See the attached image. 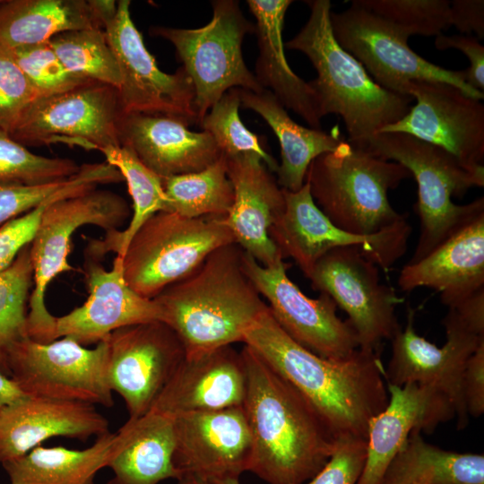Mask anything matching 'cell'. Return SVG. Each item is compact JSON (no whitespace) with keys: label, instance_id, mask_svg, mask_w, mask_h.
<instances>
[{"label":"cell","instance_id":"6da1fadb","mask_svg":"<svg viewBox=\"0 0 484 484\" xmlns=\"http://www.w3.org/2000/svg\"><path fill=\"white\" fill-rule=\"evenodd\" d=\"M244 343L299 392L337 440H367L369 422L389 400L382 348L359 349L345 359L320 357L292 340L269 307Z\"/></svg>","mask_w":484,"mask_h":484},{"label":"cell","instance_id":"7a4b0ae2","mask_svg":"<svg viewBox=\"0 0 484 484\" xmlns=\"http://www.w3.org/2000/svg\"><path fill=\"white\" fill-rule=\"evenodd\" d=\"M246 379L243 409L253 452L249 471L268 484H304L338 440L312 405L255 350L240 351Z\"/></svg>","mask_w":484,"mask_h":484},{"label":"cell","instance_id":"3957f363","mask_svg":"<svg viewBox=\"0 0 484 484\" xmlns=\"http://www.w3.org/2000/svg\"><path fill=\"white\" fill-rule=\"evenodd\" d=\"M244 253L237 243L223 246L152 298L186 357L244 342L247 330L268 308L246 272Z\"/></svg>","mask_w":484,"mask_h":484},{"label":"cell","instance_id":"277c9868","mask_svg":"<svg viewBox=\"0 0 484 484\" xmlns=\"http://www.w3.org/2000/svg\"><path fill=\"white\" fill-rule=\"evenodd\" d=\"M307 3L310 7L307 23L284 47L306 55L315 67L317 77L308 83L321 118L339 116L348 133L347 142L365 150L380 130L409 112L413 99L378 85L339 45L332 30L329 0Z\"/></svg>","mask_w":484,"mask_h":484},{"label":"cell","instance_id":"5b68a950","mask_svg":"<svg viewBox=\"0 0 484 484\" xmlns=\"http://www.w3.org/2000/svg\"><path fill=\"white\" fill-rule=\"evenodd\" d=\"M411 177L402 164L353 147L342 140L309 165L305 182L323 213L337 227L374 235L407 220L388 199L390 190Z\"/></svg>","mask_w":484,"mask_h":484},{"label":"cell","instance_id":"8992f818","mask_svg":"<svg viewBox=\"0 0 484 484\" xmlns=\"http://www.w3.org/2000/svg\"><path fill=\"white\" fill-rule=\"evenodd\" d=\"M404 166L418 186L415 211L420 233L408 263H416L470 220L484 212V198L457 204L472 187L484 186V171H471L445 150L403 133H377L364 150Z\"/></svg>","mask_w":484,"mask_h":484},{"label":"cell","instance_id":"52a82bcc","mask_svg":"<svg viewBox=\"0 0 484 484\" xmlns=\"http://www.w3.org/2000/svg\"><path fill=\"white\" fill-rule=\"evenodd\" d=\"M226 217L155 213L134 234L122 255L126 283L142 297L152 299L189 276L211 253L236 243Z\"/></svg>","mask_w":484,"mask_h":484},{"label":"cell","instance_id":"ba28073f","mask_svg":"<svg viewBox=\"0 0 484 484\" xmlns=\"http://www.w3.org/2000/svg\"><path fill=\"white\" fill-rule=\"evenodd\" d=\"M212 6V17L203 27L150 29L151 35L172 43L192 81L197 125L229 90H264L246 67L242 55L243 39L255 32V25L244 16L238 1L215 0Z\"/></svg>","mask_w":484,"mask_h":484},{"label":"cell","instance_id":"9c48e42d","mask_svg":"<svg viewBox=\"0 0 484 484\" xmlns=\"http://www.w3.org/2000/svg\"><path fill=\"white\" fill-rule=\"evenodd\" d=\"M130 215L126 201L108 190L92 188L50 203L30 243L33 288L29 298L27 336L39 342L56 340V316L45 304V293L58 274L74 271L68 262L73 234L83 225L106 233L119 229Z\"/></svg>","mask_w":484,"mask_h":484},{"label":"cell","instance_id":"30bf717a","mask_svg":"<svg viewBox=\"0 0 484 484\" xmlns=\"http://www.w3.org/2000/svg\"><path fill=\"white\" fill-rule=\"evenodd\" d=\"M107 338L88 349L68 337L39 342L25 337L8 355L9 376L27 395L110 408Z\"/></svg>","mask_w":484,"mask_h":484},{"label":"cell","instance_id":"8fae6325","mask_svg":"<svg viewBox=\"0 0 484 484\" xmlns=\"http://www.w3.org/2000/svg\"><path fill=\"white\" fill-rule=\"evenodd\" d=\"M330 19L339 45L384 89L405 95L408 82L434 81L454 85L476 99H484L483 91L466 82L464 70L445 69L423 58L410 48V37L404 32L352 1L347 9L331 12Z\"/></svg>","mask_w":484,"mask_h":484},{"label":"cell","instance_id":"7c38bea8","mask_svg":"<svg viewBox=\"0 0 484 484\" xmlns=\"http://www.w3.org/2000/svg\"><path fill=\"white\" fill-rule=\"evenodd\" d=\"M283 194L285 207L269 229V237L282 259H293L307 279L316 262L337 247H357L382 270L392 267L407 250L411 233L408 220L374 235H357L323 213L306 182L298 191L283 189Z\"/></svg>","mask_w":484,"mask_h":484},{"label":"cell","instance_id":"4fadbf2b","mask_svg":"<svg viewBox=\"0 0 484 484\" xmlns=\"http://www.w3.org/2000/svg\"><path fill=\"white\" fill-rule=\"evenodd\" d=\"M122 115L117 89L93 82L35 99L9 134L25 147L63 143L101 151L121 146Z\"/></svg>","mask_w":484,"mask_h":484},{"label":"cell","instance_id":"5bb4252c","mask_svg":"<svg viewBox=\"0 0 484 484\" xmlns=\"http://www.w3.org/2000/svg\"><path fill=\"white\" fill-rule=\"evenodd\" d=\"M379 269L359 248L337 247L316 262L308 278L345 311L363 350L381 349L402 329L395 311L402 299L381 282Z\"/></svg>","mask_w":484,"mask_h":484},{"label":"cell","instance_id":"9a60e30c","mask_svg":"<svg viewBox=\"0 0 484 484\" xmlns=\"http://www.w3.org/2000/svg\"><path fill=\"white\" fill-rule=\"evenodd\" d=\"M243 259L274 320L292 340L330 359H348L359 349L355 330L337 315L335 302L325 293L317 298L306 296L289 278L283 260L264 266L246 252Z\"/></svg>","mask_w":484,"mask_h":484},{"label":"cell","instance_id":"2e32d148","mask_svg":"<svg viewBox=\"0 0 484 484\" xmlns=\"http://www.w3.org/2000/svg\"><path fill=\"white\" fill-rule=\"evenodd\" d=\"M415 309L407 307L406 324L391 340L392 355L385 367L386 384L402 386L410 383L432 386L452 402L457 428L466 427L469 415L462 393V375L468 359L484 341L452 308L442 320L445 343L437 347L415 329Z\"/></svg>","mask_w":484,"mask_h":484},{"label":"cell","instance_id":"e0dca14e","mask_svg":"<svg viewBox=\"0 0 484 484\" xmlns=\"http://www.w3.org/2000/svg\"><path fill=\"white\" fill-rule=\"evenodd\" d=\"M130 3L118 1L115 16L104 28L120 70L117 91L122 113L167 114L197 125L191 79L182 66L171 74L159 68L131 18Z\"/></svg>","mask_w":484,"mask_h":484},{"label":"cell","instance_id":"ac0fdd59","mask_svg":"<svg viewBox=\"0 0 484 484\" xmlns=\"http://www.w3.org/2000/svg\"><path fill=\"white\" fill-rule=\"evenodd\" d=\"M404 94L416 99L399 121L378 133H403L436 145L471 171H484V105L442 82L411 81Z\"/></svg>","mask_w":484,"mask_h":484},{"label":"cell","instance_id":"d6986e66","mask_svg":"<svg viewBox=\"0 0 484 484\" xmlns=\"http://www.w3.org/2000/svg\"><path fill=\"white\" fill-rule=\"evenodd\" d=\"M108 380L129 419L147 413L186 358L176 333L162 321L119 328L108 337Z\"/></svg>","mask_w":484,"mask_h":484},{"label":"cell","instance_id":"ffe728a7","mask_svg":"<svg viewBox=\"0 0 484 484\" xmlns=\"http://www.w3.org/2000/svg\"><path fill=\"white\" fill-rule=\"evenodd\" d=\"M173 463L181 478L213 484L249 471L253 441L243 406L193 411L173 418Z\"/></svg>","mask_w":484,"mask_h":484},{"label":"cell","instance_id":"44dd1931","mask_svg":"<svg viewBox=\"0 0 484 484\" xmlns=\"http://www.w3.org/2000/svg\"><path fill=\"white\" fill-rule=\"evenodd\" d=\"M87 300L65 315L56 317V340L68 337L82 346L98 343L114 331L136 324L162 321L160 308L142 297L125 281L123 258L116 255L110 270L85 255Z\"/></svg>","mask_w":484,"mask_h":484},{"label":"cell","instance_id":"7402d4cb","mask_svg":"<svg viewBox=\"0 0 484 484\" xmlns=\"http://www.w3.org/2000/svg\"><path fill=\"white\" fill-rule=\"evenodd\" d=\"M386 385L389 400L369 422L366 462L357 484H380L413 431L431 433L455 417L450 400L432 386L416 383Z\"/></svg>","mask_w":484,"mask_h":484},{"label":"cell","instance_id":"603a6c76","mask_svg":"<svg viewBox=\"0 0 484 484\" xmlns=\"http://www.w3.org/2000/svg\"><path fill=\"white\" fill-rule=\"evenodd\" d=\"M190 125L167 114H123L118 125L120 145L161 178L197 172L222 153L208 133L191 131Z\"/></svg>","mask_w":484,"mask_h":484},{"label":"cell","instance_id":"cb8c5ba5","mask_svg":"<svg viewBox=\"0 0 484 484\" xmlns=\"http://www.w3.org/2000/svg\"><path fill=\"white\" fill-rule=\"evenodd\" d=\"M226 160L234 203L225 222L235 242L264 266L283 260L269 237L285 207L283 189L258 155L244 153Z\"/></svg>","mask_w":484,"mask_h":484},{"label":"cell","instance_id":"d4e9b609","mask_svg":"<svg viewBox=\"0 0 484 484\" xmlns=\"http://www.w3.org/2000/svg\"><path fill=\"white\" fill-rule=\"evenodd\" d=\"M246 390L241 353L229 345L186 356L150 411L173 419L193 411L242 406Z\"/></svg>","mask_w":484,"mask_h":484},{"label":"cell","instance_id":"484cf974","mask_svg":"<svg viewBox=\"0 0 484 484\" xmlns=\"http://www.w3.org/2000/svg\"><path fill=\"white\" fill-rule=\"evenodd\" d=\"M108 432V420L93 404L28 395L0 413V463L20 458L52 437L86 441Z\"/></svg>","mask_w":484,"mask_h":484},{"label":"cell","instance_id":"4316f807","mask_svg":"<svg viewBox=\"0 0 484 484\" xmlns=\"http://www.w3.org/2000/svg\"><path fill=\"white\" fill-rule=\"evenodd\" d=\"M398 285L405 292L420 287L433 289L448 308L484 290V212L420 260L407 263L400 272Z\"/></svg>","mask_w":484,"mask_h":484},{"label":"cell","instance_id":"83f0119b","mask_svg":"<svg viewBox=\"0 0 484 484\" xmlns=\"http://www.w3.org/2000/svg\"><path fill=\"white\" fill-rule=\"evenodd\" d=\"M173 419L149 411L128 420L114 433L107 467L113 477L107 484H159L181 479L173 463Z\"/></svg>","mask_w":484,"mask_h":484},{"label":"cell","instance_id":"f1b7e54d","mask_svg":"<svg viewBox=\"0 0 484 484\" xmlns=\"http://www.w3.org/2000/svg\"><path fill=\"white\" fill-rule=\"evenodd\" d=\"M291 0H247L256 20L255 33L259 55L255 76L259 84L270 91L281 104L294 111L311 128L321 129L315 93L308 82L290 67L284 54L282 29Z\"/></svg>","mask_w":484,"mask_h":484},{"label":"cell","instance_id":"f546056e","mask_svg":"<svg viewBox=\"0 0 484 484\" xmlns=\"http://www.w3.org/2000/svg\"><path fill=\"white\" fill-rule=\"evenodd\" d=\"M241 107L260 115L277 136L281 164L277 183L284 190L296 192L305 184L310 163L318 156L333 151L344 140L338 126L328 133L297 124L268 90L258 92L239 88Z\"/></svg>","mask_w":484,"mask_h":484},{"label":"cell","instance_id":"4dcf8cb0","mask_svg":"<svg viewBox=\"0 0 484 484\" xmlns=\"http://www.w3.org/2000/svg\"><path fill=\"white\" fill-rule=\"evenodd\" d=\"M85 29L104 30L91 0L0 1V46L7 48Z\"/></svg>","mask_w":484,"mask_h":484},{"label":"cell","instance_id":"1f68e13d","mask_svg":"<svg viewBox=\"0 0 484 484\" xmlns=\"http://www.w3.org/2000/svg\"><path fill=\"white\" fill-rule=\"evenodd\" d=\"M113 439L114 433L108 432L81 450L39 445L2 465L11 484H93L107 467Z\"/></svg>","mask_w":484,"mask_h":484},{"label":"cell","instance_id":"d6a6232c","mask_svg":"<svg viewBox=\"0 0 484 484\" xmlns=\"http://www.w3.org/2000/svg\"><path fill=\"white\" fill-rule=\"evenodd\" d=\"M484 484V456L444 450L413 431L387 467L380 484Z\"/></svg>","mask_w":484,"mask_h":484},{"label":"cell","instance_id":"836d02e7","mask_svg":"<svg viewBox=\"0 0 484 484\" xmlns=\"http://www.w3.org/2000/svg\"><path fill=\"white\" fill-rule=\"evenodd\" d=\"M106 162L119 170L133 200V216L127 227L106 233L102 239L89 238L84 255L100 261L106 254L122 256L143 224L155 213L169 210L161 177L143 165L128 148L119 146L101 151Z\"/></svg>","mask_w":484,"mask_h":484},{"label":"cell","instance_id":"e575fe53","mask_svg":"<svg viewBox=\"0 0 484 484\" xmlns=\"http://www.w3.org/2000/svg\"><path fill=\"white\" fill-rule=\"evenodd\" d=\"M161 181L169 202V212L187 218L227 215L234 203L223 154L200 171L163 177Z\"/></svg>","mask_w":484,"mask_h":484},{"label":"cell","instance_id":"d590c367","mask_svg":"<svg viewBox=\"0 0 484 484\" xmlns=\"http://www.w3.org/2000/svg\"><path fill=\"white\" fill-rule=\"evenodd\" d=\"M48 43L70 73L117 90L120 86L118 63L104 30L65 31Z\"/></svg>","mask_w":484,"mask_h":484},{"label":"cell","instance_id":"8d00e7d4","mask_svg":"<svg viewBox=\"0 0 484 484\" xmlns=\"http://www.w3.org/2000/svg\"><path fill=\"white\" fill-rule=\"evenodd\" d=\"M33 283L30 244L0 272V371L9 376L8 355L27 336L29 292ZM10 377V376H9Z\"/></svg>","mask_w":484,"mask_h":484},{"label":"cell","instance_id":"74e56055","mask_svg":"<svg viewBox=\"0 0 484 484\" xmlns=\"http://www.w3.org/2000/svg\"><path fill=\"white\" fill-rule=\"evenodd\" d=\"M114 172L107 163L84 164L72 182L31 211L0 227V272L8 268L18 254L33 240L45 209L53 202L112 183Z\"/></svg>","mask_w":484,"mask_h":484},{"label":"cell","instance_id":"f35d334b","mask_svg":"<svg viewBox=\"0 0 484 484\" xmlns=\"http://www.w3.org/2000/svg\"><path fill=\"white\" fill-rule=\"evenodd\" d=\"M239 88H232L211 108L199 125L208 133L226 157L244 153L258 155L270 171L276 172L278 162L262 146L256 134L242 123Z\"/></svg>","mask_w":484,"mask_h":484},{"label":"cell","instance_id":"ab89813d","mask_svg":"<svg viewBox=\"0 0 484 484\" xmlns=\"http://www.w3.org/2000/svg\"><path fill=\"white\" fill-rule=\"evenodd\" d=\"M80 169L81 166L72 160L30 152L0 129V184H48L68 179Z\"/></svg>","mask_w":484,"mask_h":484},{"label":"cell","instance_id":"60d3db41","mask_svg":"<svg viewBox=\"0 0 484 484\" xmlns=\"http://www.w3.org/2000/svg\"><path fill=\"white\" fill-rule=\"evenodd\" d=\"M408 37L438 36L451 27L448 0H353Z\"/></svg>","mask_w":484,"mask_h":484},{"label":"cell","instance_id":"b9f144b4","mask_svg":"<svg viewBox=\"0 0 484 484\" xmlns=\"http://www.w3.org/2000/svg\"><path fill=\"white\" fill-rule=\"evenodd\" d=\"M9 50L39 98L63 93L95 82L70 73L48 41L19 46Z\"/></svg>","mask_w":484,"mask_h":484},{"label":"cell","instance_id":"7bdbcfd3","mask_svg":"<svg viewBox=\"0 0 484 484\" xmlns=\"http://www.w3.org/2000/svg\"><path fill=\"white\" fill-rule=\"evenodd\" d=\"M38 98L9 48L0 46V129L9 134Z\"/></svg>","mask_w":484,"mask_h":484},{"label":"cell","instance_id":"ee69618b","mask_svg":"<svg viewBox=\"0 0 484 484\" xmlns=\"http://www.w3.org/2000/svg\"><path fill=\"white\" fill-rule=\"evenodd\" d=\"M367 457V440H338L331 457L306 484H357Z\"/></svg>","mask_w":484,"mask_h":484},{"label":"cell","instance_id":"f6af8a7d","mask_svg":"<svg viewBox=\"0 0 484 484\" xmlns=\"http://www.w3.org/2000/svg\"><path fill=\"white\" fill-rule=\"evenodd\" d=\"M74 176L63 181L42 185L0 184V225L36 208L68 186Z\"/></svg>","mask_w":484,"mask_h":484},{"label":"cell","instance_id":"bcb514c9","mask_svg":"<svg viewBox=\"0 0 484 484\" xmlns=\"http://www.w3.org/2000/svg\"><path fill=\"white\" fill-rule=\"evenodd\" d=\"M435 47L438 50L457 49L462 52L470 61V66L464 70L466 82L473 89L484 91V46L480 39L468 35H438L435 39Z\"/></svg>","mask_w":484,"mask_h":484},{"label":"cell","instance_id":"7dc6e473","mask_svg":"<svg viewBox=\"0 0 484 484\" xmlns=\"http://www.w3.org/2000/svg\"><path fill=\"white\" fill-rule=\"evenodd\" d=\"M462 393L469 417H480L484 412V341L466 362Z\"/></svg>","mask_w":484,"mask_h":484},{"label":"cell","instance_id":"c3c4849f","mask_svg":"<svg viewBox=\"0 0 484 484\" xmlns=\"http://www.w3.org/2000/svg\"><path fill=\"white\" fill-rule=\"evenodd\" d=\"M450 23L462 34L474 33L479 39H484V1H450Z\"/></svg>","mask_w":484,"mask_h":484},{"label":"cell","instance_id":"681fc988","mask_svg":"<svg viewBox=\"0 0 484 484\" xmlns=\"http://www.w3.org/2000/svg\"><path fill=\"white\" fill-rule=\"evenodd\" d=\"M449 308L454 309L474 333L484 335V290Z\"/></svg>","mask_w":484,"mask_h":484},{"label":"cell","instance_id":"f907efd6","mask_svg":"<svg viewBox=\"0 0 484 484\" xmlns=\"http://www.w3.org/2000/svg\"><path fill=\"white\" fill-rule=\"evenodd\" d=\"M25 394L9 376L0 371V413L9 404L24 397Z\"/></svg>","mask_w":484,"mask_h":484},{"label":"cell","instance_id":"816d5d0a","mask_svg":"<svg viewBox=\"0 0 484 484\" xmlns=\"http://www.w3.org/2000/svg\"><path fill=\"white\" fill-rule=\"evenodd\" d=\"M177 484H210L209 482L194 476H185L177 480Z\"/></svg>","mask_w":484,"mask_h":484},{"label":"cell","instance_id":"f5cc1de1","mask_svg":"<svg viewBox=\"0 0 484 484\" xmlns=\"http://www.w3.org/2000/svg\"><path fill=\"white\" fill-rule=\"evenodd\" d=\"M213 484H240L239 478H226Z\"/></svg>","mask_w":484,"mask_h":484},{"label":"cell","instance_id":"db71d44e","mask_svg":"<svg viewBox=\"0 0 484 484\" xmlns=\"http://www.w3.org/2000/svg\"><path fill=\"white\" fill-rule=\"evenodd\" d=\"M410 484H429V483L425 482V481H416V482H412V483H410Z\"/></svg>","mask_w":484,"mask_h":484}]
</instances>
